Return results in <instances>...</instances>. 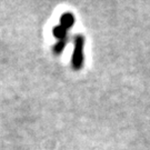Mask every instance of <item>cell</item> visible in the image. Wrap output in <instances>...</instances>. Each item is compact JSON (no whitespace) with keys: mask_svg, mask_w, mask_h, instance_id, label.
<instances>
[{"mask_svg":"<svg viewBox=\"0 0 150 150\" xmlns=\"http://www.w3.org/2000/svg\"><path fill=\"white\" fill-rule=\"evenodd\" d=\"M85 36L78 33L74 39V51L71 56V66L75 70H80L83 66V48H85Z\"/></svg>","mask_w":150,"mask_h":150,"instance_id":"obj_1","label":"cell"},{"mask_svg":"<svg viewBox=\"0 0 150 150\" xmlns=\"http://www.w3.org/2000/svg\"><path fill=\"white\" fill-rule=\"evenodd\" d=\"M75 21H76V18H75V16L72 15V12L66 11V12H64V13L61 15V17H60L59 25H61L62 27L67 28V29L69 30L70 28L74 26Z\"/></svg>","mask_w":150,"mask_h":150,"instance_id":"obj_2","label":"cell"},{"mask_svg":"<svg viewBox=\"0 0 150 150\" xmlns=\"http://www.w3.org/2000/svg\"><path fill=\"white\" fill-rule=\"evenodd\" d=\"M68 29L67 28L62 27L61 25H57L54 26L52 29V33H54V38L57 40H64V39H68Z\"/></svg>","mask_w":150,"mask_h":150,"instance_id":"obj_3","label":"cell"},{"mask_svg":"<svg viewBox=\"0 0 150 150\" xmlns=\"http://www.w3.org/2000/svg\"><path fill=\"white\" fill-rule=\"evenodd\" d=\"M68 42V39H64V40H57V42L54 43V52L56 54H59L62 52V50L64 49L66 45Z\"/></svg>","mask_w":150,"mask_h":150,"instance_id":"obj_4","label":"cell"}]
</instances>
